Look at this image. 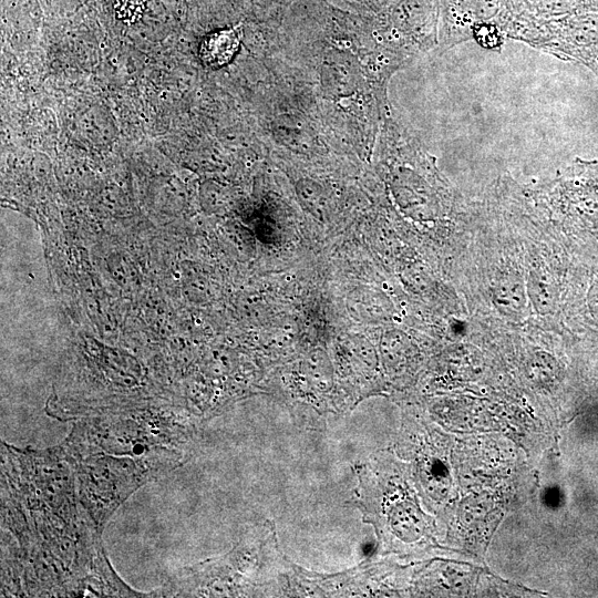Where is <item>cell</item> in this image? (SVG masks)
<instances>
[{
	"label": "cell",
	"instance_id": "5b68a950",
	"mask_svg": "<svg viewBox=\"0 0 598 598\" xmlns=\"http://www.w3.org/2000/svg\"><path fill=\"white\" fill-rule=\"evenodd\" d=\"M146 0H118L115 4L116 18L124 23L132 24L143 14Z\"/></svg>",
	"mask_w": 598,
	"mask_h": 598
},
{
	"label": "cell",
	"instance_id": "6da1fadb",
	"mask_svg": "<svg viewBox=\"0 0 598 598\" xmlns=\"http://www.w3.org/2000/svg\"><path fill=\"white\" fill-rule=\"evenodd\" d=\"M532 47L558 59L581 63L598 78V14L571 18Z\"/></svg>",
	"mask_w": 598,
	"mask_h": 598
},
{
	"label": "cell",
	"instance_id": "277c9868",
	"mask_svg": "<svg viewBox=\"0 0 598 598\" xmlns=\"http://www.w3.org/2000/svg\"><path fill=\"white\" fill-rule=\"evenodd\" d=\"M472 39L484 49L499 51L504 44V32L495 22H478L472 28Z\"/></svg>",
	"mask_w": 598,
	"mask_h": 598
},
{
	"label": "cell",
	"instance_id": "7a4b0ae2",
	"mask_svg": "<svg viewBox=\"0 0 598 598\" xmlns=\"http://www.w3.org/2000/svg\"><path fill=\"white\" fill-rule=\"evenodd\" d=\"M456 12L455 27L447 38V47L472 40V28L492 20L501 9L499 0H452Z\"/></svg>",
	"mask_w": 598,
	"mask_h": 598
},
{
	"label": "cell",
	"instance_id": "3957f363",
	"mask_svg": "<svg viewBox=\"0 0 598 598\" xmlns=\"http://www.w3.org/2000/svg\"><path fill=\"white\" fill-rule=\"evenodd\" d=\"M241 35V23L207 35L199 45L200 60L210 68L224 66L237 53Z\"/></svg>",
	"mask_w": 598,
	"mask_h": 598
}]
</instances>
